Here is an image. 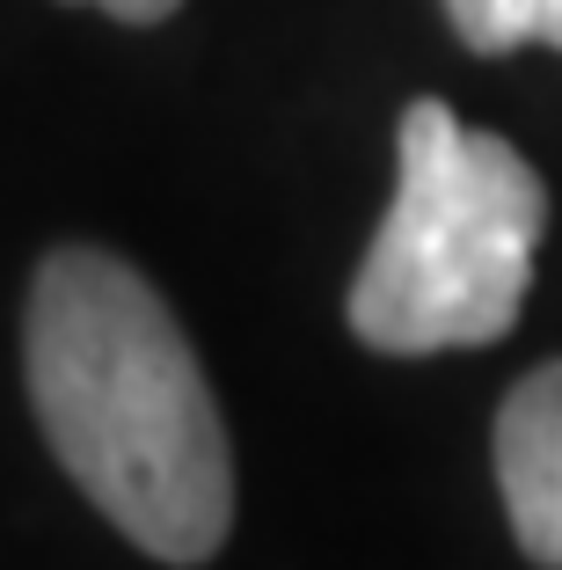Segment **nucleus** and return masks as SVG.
<instances>
[{
  "label": "nucleus",
  "mask_w": 562,
  "mask_h": 570,
  "mask_svg": "<svg viewBox=\"0 0 562 570\" xmlns=\"http://www.w3.org/2000/svg\"><path fill=\"white\" fill-rule=\"evenodd\" d=\"M30 403L59 469L125 541L205 563L234 527V446L190 336L132 264L45 256L22 322Z\"/></svg>",
  "instance_id": "1"
},
{
  "label": "nucleus",
  "mask_w": 562,
  "mask_h": 570,
  "mask_svg": "<svg viewBox=\"0 0 562 570\" xmlns=\"http://www.w3.org/2000/svg\"><path fill=\"white\" fill-rule=\"evenodd\" d=\"M541 227L548 190L512 139L467 132L431 96L410 102L395 198L351 278V330L395 358L496 344L526 307Z\"/></svg>",
  "instance_id": "2"
},
{
  "label": "nucleus",
  "mask_w": 562,
  "mask_h": 570,
  "mask_svg": "<svg viewBox=\"0 0 562 570\" xmlns=\"http://www.w3.org/2000/svg\"><path fill=\"white\" fill-rule=\"evenodd\" d=\"M496 490L519 549L562 570V366H541L496 410Z\"/></svg>",
  "instance_id": "3"
},
{
  "label": "nucleus",
  "mask_w": 562,
  "mask_h": 570,
  "mask_svg": "<svg viewBox=\"0 0 562 570\" xmlns=\"http://www.w3.org/2000/svg\"><path fill=\"white\" fill-rule=\"evenodd\" d=\"M446 22L467 51H519L555 45L562 51V0H446Z\"/></svg>",
  "instance_id": "4"
},
{
  "label": "nucleus",
  "mask_w": 562,
  "mask_h": 570,
  "mask_svg": "<svg viewBox=\"0 0 562 570\" xmlns=\"http://www.w3.org/2000/svg\"><path fill=\"white\" fill-rule=\"evenodd\" d=\"M81 8H102L117 22H161V16H176L183 0H81Z\"/></svg>",
  "instance_id": "5"
}]
</instances>
